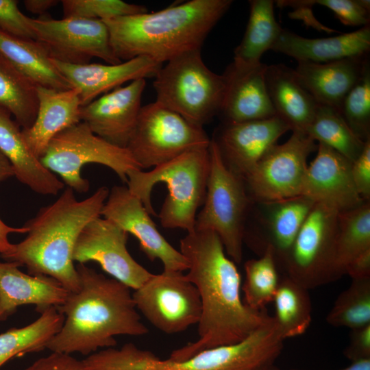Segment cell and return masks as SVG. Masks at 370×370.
Masks as SVG:
<instances>
[{"label":"cell","instance_id":"cell-1","mask_svg":"<svg viewBox=\"0 0 370 370\" xmlns=\"http://www.w3.org/2000/svg\"><path fill=\"white\" fill-rule=\"evenodd\" d=\"M180 251L188 263L186 275L198 291L201 314L197 340L173 351L169 360L239 342L272 318L266 309L254 310L242 300L240 273L215 232L195 229L180 240Z\"/></svg>","mask_w":370,"mask_h":370},{"label":"cell","instance_id":"cell-2","mask_svg":"<svg viewBox=\"0 0 370 370\" xmlns=\"http://www.w3.org/2000/svg\"><path fill=\"white\" fill-rule=\"evenodd\" d=\"M76 269L80 288L70 292L64 303L57 307L64 321L47 349L89 356L100 348L115 346L116 336L148 333L130 287L85 264L78 263Z\"/></svg>","mask_w":370,"mask_h":370},{"label":"cell","instance_id":"cell-3","mask_svg":"<svg viewBox=\"0 0 370 370\" xmlns=\"http://www.w3.org/2000/svg\"><path fill=\"white\" fill-rule=\"evenodd\" d=\"M109 192L101 186L79 201L68 187L26 222L23 226L28 229L27 236L1 258L26 267L31 275L54 278L71 293L78 291L80 281L73 260L74 247L85 226L101 217Z\"/></svg>","mask_w":370,"mask_h":370},{"label":"cell","instance_id":"cell-4","mask_svg":"<svg viewBox=\"0 0 370 370\" xmlns=\"http://www.w3.org/2000/svg\"><path fill=\"white\" fill-rule=\"evenodd\" d=\"M232 0H190L158 12L102 21L118 59L147 57L162 64L184 53L201 49L209 33L230 8Z\"/></svg>","mask_w":370,"mask_h":370},{"label":"cell","instance_id":"cell-5","mask_svg":"<svg viewBox=\"0 0 370 370\" xmlns=\"http://www.w3.org/2000/svg\"><path fill=\"white\" fill-rule=\"evenodd\" d=\"M209 172L208 147L186 152L151 171L132 170L126 184L150 215L156 214L151 203L152 190L158 183L166 184L169 194L158 214L160 223L164 228L188 233L195 230L197 210L204 204Z\"/></svg>","mask_w":370,"mask_h":370},{"label":"cell","instance_id":"cell-6","mask_svg":"<svg viewBox=\"0 0 370 370\" xmlns=\"http://www.w3.org/2000/svg\"><path fill=\"white\" fill-rule=\"evenodd\" d=\"M201 50L184 53L167 62L155 75L153 86L156 101L203 127L219 114L225 82L223 74L206 66Z\"/></svg>","mask_w":370,"mask_h":370},{"label":"cell","instance_id":"cell-7","mask_svg":"<svg viewBox=\"0 0 370 370\" xmlns=\"http://www.w3.org/2000/svg\"><path fill=\"white\" fill-rule=\"evenodd\" d=\"M40 160L47 169L58 175L64 184L77 193L87 192L90 187L89 182L81 175L85 164L106 166L124 183H127L130 171L140 169L127 148L108 143L82 121L53 137Z\"/></svg>","mask_w":370,"mask_h":370},{"label":"cell","instance_id":"cell-8","mask_svg":"<svg viewBox=\"0 0 370 370\" xmlns=\"http://www.w3.org/2000/svg\"><path fill=\"white\" fill-rule=\"evenodd\" d=\"M210 172L203 208L197 214L196 230H210L220 238L225 253L235 263L243 259L245 222L249 202L243 178L224 164L211 139Z\"/></svg>","mask_w":370,"mask_h":370},{"label":"cell","instance_id":"cell-9","mask_svg":"<svg viewBox=\"0 0 370 370\" xmlns=\"http://www.w3.org/2000/svg\"><path fill=\"white\" fill-rule=\"evenodd\" d=\"M210 140L203 127L155 101L141 107L126 148L143 170L192 150L208 149Z\"/></svg>","mask_w":370,"mask_h":370},{"label":"cell","instance_id":"cell-10","mask_svg":"<svg viewBox=\"0 0 370 370\" xmlns=\"http://www.w3.org/2000/svg\"><path fill=\"white\" fill-rule=\"evenodd\" d=\"M338 213L314 204L288 251L283 275L308 290L338 280L334 265Z\"/></svg>","mask_w":370,"mask_h":370},{"label":"cell","instance_id":"cell-11","mask_svg":"<svg viewBox=\"0 0 370 370\" xmlns=\"http://www.w3.org/2000/svg\"><path fill=\"white\" fill-rule=\"evenodd\" d=\"M317 148L308 135L296 132L271 147L243 178L249 198L265 204L301 195L307 160Z\"/></svg>","mask_w":370,"mask_h":370},{"label":"cell","instance_id":"cell-12","mask_svg":"<svg viewBox=\"0 0 370 370\" xmlns=\"http://www.w3.org/2000/svg\"><path fill=\"white\" fill-rule=\"evenodd\" d=\"M136 308L155 328L173 334L198 324L201 304L196 286L181 271L153 274L132 293Z\"/></svg>","mask_w":370,"mask_h":370},{"label":"cell","instance_id":"cell-13","mask_svg":"<svg viewBox=\"0 0 370 370\" xmlns=\"http://www.w3.org/2000/svg\"><path fill=\"white\" fill-rule=\"evenodd\" d=\"M29 23L35 40L44 47L50 59L71 64H87L93 58L110 64L122 62L112 49L108 28L102 21L42 16L29 18Z\"/></svg>","mask_w":370,"mask_h":370},{"label":"cell","instance_id":"cell-14","mask_svg":"<svg viewBox=\"0 0 370 370\" xmlns=\"http://www.w3.org/2000/svg\"><path fill=\"white\" fill-rule=\"evenodd\" d=\"M284 341L272 317L239 342L205 349L182 361L160 359L156 370H256L275 362Z\"/></svg>","mask_w":370,"mask_h":370},{"label":"cell","instance_id":"cell-15","mask_svg":"<svg viewBox=\"0 0 370 370\" xmlns=\"http://www.w3.org/2000/svg\"><path fill=\"white\" fill-rule=\"evenodd\" d=\"M128 234L114 222L99 217L79 234L73 260L80 264L92 261L112 278L136 290L152 275L137 262L127 249Z\"/></svg>","mask_w":370,"mask_h":370},{"label":"cell","instance_id":"cell-16","mask_svg":"<svg viewBox=\"0 0 370 370\" xmlns=\"http://www.w3.org/2000/svg\"><path fill=\"white\" fill-rule=\"evenodd\" d=\"M101 216L134 236L140 249L151 260H159L164 271H187L188 263L158 230L140 199L124 186H114L109 192Z\"/></svg>","mask_w":370,"mask_h":370},{"label":"cell","instance_id":"cell-17","mask_svg":"<svg viewBox=\"0 0 370 370\" xmlns=\"http://www.w3.org/2000/svg\"><path fill=\"white\" fill-rule=\"evenodd\" d=\"M290 130L280 117L223 123L212 138L226 166L243 178L265 152Z\"/></svg>","mask_w":370,"mask_h":370},{"label":"cell","instance_id":"cell-18","mask_svg":"<svg viewBox=\"0 0 370 370\" xmlns=\"http://www.w3.org/2000/svg\"><path fill=\"white\" fill-rule=\"evenodd\" d=\"M145 79L132 81L99 97L81 109V121L108 143L126 148L141 109Z\"/></svg>","mask_w":370,"mask_h":370},{"label":"cell","instance_id":"cell-19","mask_svg":"<svg viewBox=\"0 0 370 370\" xmlns=\"http://www.w3.org/2000/svg\"><path fill=\"white\" fill-rule=\"evenodd\" d=\"M314 160L308 165L301 195L338 212L356 208L364 202L354 184L352 162L319 143Z\"/></svg>","mask_w":370,"mask_h":370},{"label":"cell","instance_id":"cell-20","mask_svg":"<svg viewBox=\"0 0 370 370\" xmlns=\"http://www.w3.org/2000/svg\"><path fill=\"white\" fill-rule=\"evenodd\" d=\"M71 88L75 89L82 106L127 82L155 77L162 64L147 57H137L116 64H71L51 59Z\"/></svg>","mask_w":370,"mask_h":370},{"label":"cell","instance_id":"cell-21","mask_svg":"<svg viewBox=\"0 0 370 370\" xmlns=\"http://www.w3.org/2000/svg\"><path fill=\"white\" fill-rule=\"evenodd\" d=\"M264 63L241 66L232 62L223 74L225 89L219 114L223 123L269 119L276 116L265 81Z\"/></svg>","mask_w":370,"mask_h":370},{"label":"cell","instance_id":"cell-22","mask_svg":"<svg viewBox=\"0 0 370 370\" xmlns=\"http://www.w3.org/2000/svg\"><path fill=\"white\" fill-rule=\"evenodd\" d=\"M14 262H0V321L7 320L19 306L32 304L40 313L59 307L69 291L54 278L21 271Z\"/></svg>","mask_w":370,"mask_h":370},{"label":"cell","instance_id":"cell-23","mask_svg":"<svg viewBox=\"0 0 370 370\" xmlns=\"http://www.w3.org/2000/svg\"><path fill=\"white\" fill-rule=\"evenodd\" d=\"M297 62L294 71L301 84L319 104L339 112L345 97L370 63L369 54L323 63Z\"/></svg>","mask_w":370,"mask_h":370},{"label":"cell","instance_id":"cell-24","mask_svg":"<svg viewBox=\"0 0 370 370\" xmlns=\"http://www.w3.org/2000/svg\"><path fill=\"white\" fill-rule=\"evenodd\" d=\"M38 110L33 124L22 130L32 151L40 158L49 142L65 129L81 122L82 104L74 88L37 86Z\"/></svg>","mask_w":370,"mask_h":370},{"label":"cell","instance_id":"cell-25","mask_svg":"<svg viewBox=\"0 0 370 370\" xmlns=\"http://www.w3.org/2000/svg\"><path fill=\"white\" fill-rule=\"evenodd\" d=\"M297 62L323 63L367 55L370 51V25L339 36L307 38L286 29L271 48Z\"/></svg>","mask_w":370,"mask_h":370},{"label":"cell","instance_id":"cell-26","mask_svg":"<svg viewBox=\"0 0 370 370\" xmlns=\"http://www.w3.org/2000/svg\"><path fill=\"white\" fill-rule=\"evenodd\" d=\"M0 152L11 164L14 176L32 190L56 195L64 183L47 169L27 145L21 127L12 115L0 108Z\"/></svg>","mask_w":370,"mask_h":370},{"label":"cell","instance_id":"cell-27","mask_svg":"<svg viewBox=\"0 0 370 370\" xmlns=\"http://www.w3.org/2000/svg\"><path fill=\"white\" fill-rule=\"evenodd\" d=\"M265 81L276 116L293 132L306 134L319 103L301 84L294 69L283 64L267 65Z\"/></svg>","mask_w":370,"mask_h":370},{"label":"cell","instance_id":"cell-28","mask_svg":"<svg viewBox=\"0 0 370 370\" xmlns=\"http://www.w3.org/2000/svg\"><path fill=\"white\" fill-rule=\"evenodd\" d=\"M262 204L267 208L265 234L255 248L261 255L266 247L270 246L278 269L282 271L288 251L315 204L299 195Z\"/></svg>","mask_w":370,"mask_h":370},{"label":"cell","instance_id":"cell-29","mask_svg":"<svg viewBox=\"0 0 370 370\" xmlns=\"http://www.w3.org/2000/svg\"><path fill=\"white\" fill-rule=\"evenodd\" d=\"M0 54L38 86L71 88L36 40L17 38L0 30Z\"/></svg>","mask_w":370,"mask_h":370},{"label":"cell","instance_id":"cell-30","mask_svg":"<svg viewBox=\"0 0 370 370\" xmlns=\"http://www.w3.org/2000/svg\"><path fill=\"white\" fill-rule=\"evenodd\" d=\"M249 17L241 43L234 50L233 64L251 66L260 63L262 54L272 47L282 28L277 22L272 0H250Z\"/></svg>","mask_w":370,"mask_h":370},{"label":"cell","instance_id":"cell-31","mask_svg":"<svg viewBox=\"0 0 370 370\" xmlns=\"http://www.w3.org/2000/svg\"><path fill=\"white\" fill-rule=\"evenodd\" d=\"M64 321V317L58 308L50 307L29 325L12 328L0 334V367L16 356L47 349L49 341L62 328Z\"/></svg>","mask_w":370,"mask_h":370},{"label":"cell","instance_id":"cell-32","mask_svg":"<svg viewBox=\"0 0 370 370\" xmlns=\"http://www.w3.org/2000/svg\"><path fill=\"white\" fill-rule=\"evenodd\" d=\"M38 85L0 54V108L22 130L34 123L38 110Z\"/></svg>","mask_w":370,"mask_h":370},{"label":"cell","instance_id":"cell-33","mask_svg":"<svg viewBox=\"0 0 370 370\" xmlns=\"http://www.w3.org/2000/svg\"><path fill=\"white\" fill-rule=\"evenodd\" d=\"M370 249V202L338 213L334 265L336 275H345L347 264Z\"/></svg>","mask_w":370,"mask_h":370},{"label":"cell","instance_id":"cell-34","mask_svg":"<svg viewBox=\"0 0 370 370\" xmlns=\"http://www.w3.org/2000/svg\"><path fill=\"white\" fill-rule=\"evenodd\" d=\"M273 302V317L282 336L285 340L304 334L312 321V304L308 289L283 275L280 278Z\"/></svg>","mask_w":370,"mask_h":370},{"label":"cell","instance_id":"cell-35","mask_svg":"<svg viewBox=\"0 0 370 370\" xmlns=\"http://www.w3.org/2000/svg\"><path fill=\"white\" fill-rule=\"evenodd\" d=\"M306 134L313 140L330 147L352 162L360 156L367 142L362 140L352 132L339 111L321 104H319Z\"/></svg>","mask_w":370,"mask_h":370},{"label":"cell","instance_id":"cell-36","mask_svg":"<svg viewBox=\"0 0 370 370\" xmlns=\"http://www.w3.org/2000/svg\"><path fill=\"white\" fill-rule=\"evenodd\" d=\"M244 269V302L254 310H264L273 301L280 280L272 248L267 246L258 258L246 261Z\"/></svg>","mask_w":370,"mask_h":370},{"label":"cell","instance_id":"cell-37","mask_svg":"<svg viewBox=\"0 0 370 370\" xmlns=\"http://www.w3.org/2000/svg\"><path fill=\"white\" fill-rule=\"evenodd\" d=\"M328 324L350 330L370 324V278L352 280L326 316Z\"/></svg>","mask_w":370,"mask_h":370},{"label":"cell","instance_id":"cell-38","mask_svg":"<svg viewBox=\"0 0 370 370\" xmlns=\"http://www.w3.org/2000/svg\"><path fill=\"white\" fill-rule=\"evenodd\" d=\"M159 358L129 343L121 348L109 347L82 360L90 370H153Z\"/></svg>","mask_w":370,"mask_h":370},{"label":"cell","instance_id":"cell-39","mask_svg":"<svg viewBox=\"0 0 370 370\" xmlns=\"http://www.w3.org/2000/svg\"><path fill=\"white\" fill-rule=\"evenodd\" d=\"M340 113L358 138L370 140V63L345 97Z\"/></svg>","mask_w":370,"mask_h":370},{"label":"cell","instance_id":"cell-40","mask_svg":"<svg viewBox=\"0 0 370 370\" xmlns=\"http://www.w3.org/2000/svg\"><path fill=\"white\" fill-rule=\"evenodd\" d=\"M60 3L64 18L106 21L147 12L145 6L121 0H62Z\"/></svg>","mask_w":370,"mask_h":370},{"label":"cell","instance_id":"cell-41","mask_svg":"<svg viewBox=\"0 0 370 370\" xmlns=\"http://www.w3.org/2000/svg\"><path fill=\"white\" fill-rule=\"evenodd\" d=\"M313 3L332 10L345 25L364 27L369 25V0H313Z\"/></svg>","mask_w":370,"mask_h":370},{"label":"cell","instance_id":"cell-42","mask_svg":"<svg viewBox=\"0 0 370 370\" xmlns=\"http://www.w3.org/2000/svg\"><path fill=\"white\" fill-rule=\"evenodd\" d=\"M0 30L17 38L35 40L29 18L21 11L16 0H0Z\"/></svg>","mask_w":370,"mask_h":370},{"label":"cell","instance_id":"cell-43","mask_svg":"<svg viewBox=\"0 0 370 370\" xmlns=\"http://www.w3.org/2000/svg\"><path fill=\"white\" fill-rule=\"evenodd\" d=\"M351 173L354 184L360 197L370 199V140L365 143L360 156L352 163Z\"/></svg>","mask_w":370,"mask_h":370},{"label":"cell","instance_id":"cell-44","mask_svg":"<svg viewBox=\"0 0 370 370\" xmlns=\"http://www.w3.org/2000/svg\"><path fill=\"white\" fill-rule=\"evenodd\" d=\"M25 370H90L82 360L71 356V354L51 352L47 356L42 357Z\"/></svg>","mask_w":370,"mask_h":370},{"label":"cell","instance_id":"cell-45","mask_svg":"<svg viewBox=\"0 0 370 370\" xmlns=\"http://www.w3.org/2000/svg\"><path fill=\"white\" fill-rule=\"evenodd\" d=\"M343 354L352 362L370 359V324L351 330Z\"/></svg>","mask_w":370,"mask_h":370},{"label":"cell","instance_id":"cell-46","mask_svg":"<svg viewBox=\"0 0 370 370\" xmlns=\"http://www.w3.org/2000/svg\"><path fill=\"white\" fill-rule=\"evenodd\" d=\"M345 273L352 280L370 278V249L352 260L346 267Z\"/></svg>","mask_w":370,"mask_h":370},{"label":"cell","instance_id":"cell-47","mask_svg":"<svg viewBox=\"0 0 370 370\" xmlns=\"http://www.w3.org/2000/svg\"><path fill=\"white\" fill-rule=\"evenodd\" d=\"M28 229L23 226L13 227L6 225L0 219V255L8 252L13 247L12 243L9 241L8 236L11 233L27 234Z\"/></svg>","mask_w":370,"mask_h":370},{"label":"cell","instance_id":"cell-48","mask_svg":"<svg viewBox=\"0 0 370 370\" xmlns=\"http://www.w3.org/2000/svg\"><path fill=\"white\" fill-rule=\"evenodd\" d=\"M60 1L58 0H25L23 5L25 9L35 14H40L41 16L47 11L55 7Z\"/></svg>","mask_w":370,"mask_h":370},{"label":"cell","instance_id":"cell-49","mask_svg":"<svg viewBox=\"0 0 370 370\" xmlns=\"http://www.w3.org/2000/svg\"><path fill=\"white\" fill-rule=\"evenodd\" d=\"M12 176L14 171L11 164L0 152V183Z\"/></svg>","mask_w":370,"mask_h":370},{"label":"cell","instance_id":"cell-50","mask_svg":"<svg viewBox=\"0 0 370 370\" xmlns=\"http://www.w3.org/2000/svg\"><path fill=\"white\" fill-rule=\"evenodd\" d=\"M341 370H370V359L353 362L350 365Z\"/></svg>","mask_w":370,"mask_h":370},{"label":"cell","instance_id":"cell-51","mask_svg":"<svg viewBox=\"0 0 370 370\" xmlns=\"http://www.w3.org/2000/svg\"><path fill=\"white\" fill-rule=\"evenodd\" d=\"M256 370H282L274 362L263 365Z\"/></svg>","mask_w":370,"mask_h":370}]
</instances>
